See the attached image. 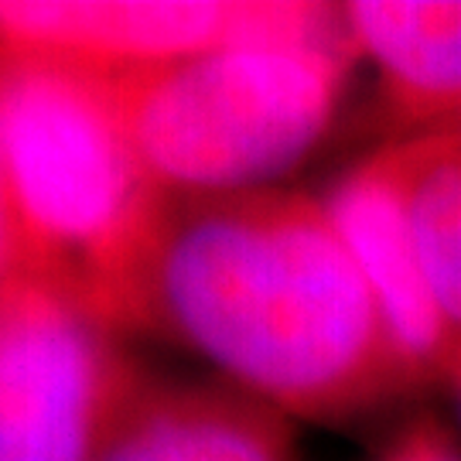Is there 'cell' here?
Returning <instances> with one entry per match:
<instances>
[{"mask_svg": "<svg viewBox=\"0 0 461 461\" xmlns=\"http://www.w3.org/2000/svg\"><path fill=\"white\" fill-rule=\"evenodd\" d=\"M321 202L376 297L396 352L417 386L441 383L455 339L430 294L390 148L373 150L342 171Z\"/></svg>", "mask_w": 461, "mask_h": 461, "instance_id": "obj_6", "label": "cell"}, {"mask_svg": "<svg viewBox=\"0 0 461 461\" xmlns=\"http://www.w3.org/2000/svg\"><path fill=\"white\" fill-rule=\"evenodd\" d=\"M148 376L51 280L0 287V461H99Z\"/></svg>", "mask_w": 461, "mask_h": 461, "instance_id": "obj_4", "label": "cell"}, {"mask_svg": "<svg viewBox=\"0 0 461 461\" xmlns=\"http://www.w3.org/2000/svg\"><path fill=\"white\" fill-rule=\"evenodd\" d=\"M373 461H461V451L451 445L445 430L420 420L403 430L390 447H383V455Z\"/></svg>", "mask_w": 461, "mask_h": 461, "instance_id": "obj_11", "label": "cell"}, {"mask_svg": "<svg viewBox=\"0 0 461 461\" xmlns=\"http://www.w3.org/2000/svg\"><path fill=\"white\" fill-rule=\"evenodd\" d=\"M403 185L407 212L430 294L461 346V148L441 133L386 144Z\"/></svg>", "mask_w": 461, "mask_h": 461, "instance_id": "obj_9", "label": "cell"}, {"mask_svg": "<svg viewBox=\"0 0 461 461\" xmlns=\"http://www.w3.org/2000/svg\"><path fill=\"white\" fill-rule=\"evenodd\" d=\"M24 270V247L17 232L14 198H11V178H7V150H4V120H0V287Z\"/></svg>", "mask_w": 461, "mask_h": 461, "instance_id": "obj_10", "label": "cell"}, {"mask_svg": "<svg viewBox=\"0 0 461 461\" xmlns=\"http://www.w3.org/2000/svg\"><path fill=\"white\" fill-rule=\"evenodd\" d=\"M287 420H346L420 390L321 198H175L148 325Z\"/></svg>", "mask_w": 461, "mask_h": 461, "instance_id": "obj_1", "label": "cell"}, {"mask_svg": "<svg viewBox=\"0 0 461 461\" xmlns=\"http://www.w3.org/2000/svg\"><path fill=\"white\" fill-rule=\"evenodd\" d=\"M249 17L253 0H0V51L120 76L240 45Z\"/></svg>", "mask_w": 461, "mask_h": 461, "instance_id": "obj_5", "label": "cell"}, {"mask_svg": "<svg viewBox=\"0 0 461 461\" xmlns=\"http://www.w3.org/2000/svg\"><path fill=\"white\" fill-rule=\"evenodd\" d=\"M99 461H297L287 417L232 386L144 383Z\"/></svg>", "mask_w": 461, "mask_h": 461, "instance_id": "obj_8", "label": "cell"}, {"mask_svg": "<svg viewBox=\"0 0 461 461\" xmlns=\"http://www.w3.org/2000/svg\"><path fill=\"white\" fill-rule=\"evenodd\" d=\"M0 120L24 270L120 335L144 331L175 198L133 148L110 76L0 51Z\"/></svg>", "mask_w": 461, "mask_h": 461, "instance_id": "obj_2", "label": "cell"}, {"mask_svg": "<svg viewBox=\"0 0 461 461\" xmlns=\"http://www.w3.org/2000/svg\"><path fill=\"white\" fill-rule=\"evenodd\" d=\"M441 383L451 390V396H455V403H458V411H461V346L451 352L445 373H441Z\"/></svg>", "mask_w": 461, "mask_h": 461, "instance_id": "obj_12", "label": "cell"}, {"mask_svg": "<svg viewBox=\"0 0 461 461\" xmlns=\"http://www.w3.org/2000/svg\"><path fill=\"white\" fill-rule=\"evenodd\" d=\"M359 55L318 45H222L110 76L120 120L171 198L264 192L312 154Z\"/></svg>", "mask_w": 461, "mask_h": 461, "instance_id": "obj_3", "label": "cell"}, {"mask_svg": "<svg viewBox=\"0 0 461 461\" xmlns=\"http://www.w3.org/2000/svg\"><path fill=\"white\" fill-rule=\"evenodd\" d=\"M434 133H441V137L455 140V144L461 148V116H458V120H451V123H447V127H441V131H434Z\"/></svg>", "mask_w": 461, "mask_h": 461, "instance_id": "obj_13", "label": "cell"}, {"mask_svg": "<svg viewBox=\"0 0 461 461\" xmlns=\"http://www.w3.org/2000/svg\"><path fill=\"white\" fill-rule=\"evenodd\" d=\"M359 62L373 66L379 113L393 140L424 137L461 116V0H352Z\"/></svg>", "mask_w": 461, "mask_h": 461, "instance_id": "obj_7", "label": "cell"}]
</instances>
